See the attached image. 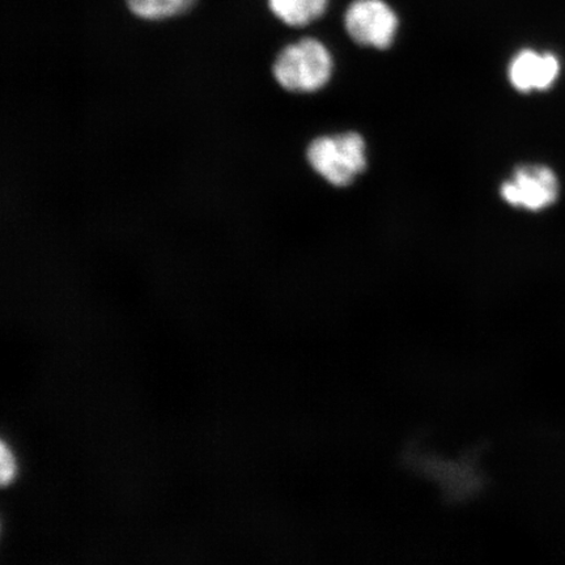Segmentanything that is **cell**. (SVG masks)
I'll use <instances>...</instances> for the list:
<instances>
[{"mask_svg": "<svg viewBox=\"0 0 565 565\" xmlns=\"http://www.w3.org/2000/svg\"><path fill=\"white\" fill-rule=\"evenodd\" d=\"M365 141L356 132L321 137L312 141L307 157L310 167L331 185H351L366 167Z\"/></svg>", "mask_w": 565, "mask_h": 565, "instance_id": "7a4b0ae2", "label": "cell"}, {"mask_svg": "<svg viewBox=\"0 0 565 565\" xmlns=\"http://www.w3.org/2000/svg\"><path fill=\"white\" fill-rule=\"evenodd\" d=\"M559 181L553 169L545 166H524L515 169L511 180L501 185L507 203L529 211L545 210L559 196Z\"/></svg>", "mask_w": 565, "mask_h": 565, "instance_id": "277c9868", "label": "cell"}, {"mask_svg": "<svg viewBox=\"0 0 565 565\" xmlns=\"http://www.w3.org/2000/svg\"><path fill=\"white\" fill-rule=\"evenodd\" d=\"M329 3L330 0H268L274 15L291 26H306L321 19Z\"/></svg>", "mask_w": 565, "mask_h": 565, "instance_id": "8992f818", "label": "cell"}, {"mask_svg": "<svg viewBox=\"0 0 565 565\" xmlns=\"http://www.w3.org/2000/svg\"><path fill=\"white\" fill-rule=\"evenodd\" d=\"M333 68V56L327 45L316 39H302L282 49L273 71L282 88L310 94L327 86Z\"/></svg>", "mask_w": 565, "mask_h": 565, "instance_id": "6da1fadb", "label": "cell"}, {"mask_svg": "<svg viewBox=\"0 0 565 565\" xmlns=\"http://www.w3.org/2000/svg\"><path fill=\"white\" fill-rule=\"evenodd\" d=\"M0 471H2L3 484L10 483L17 472L15 459H13L10 449L6 445H2V450H0Z\"/></svg>", "mask_w": 565, "mask_h": 565, "instance_id": "ba28073f", "label": "cell"}, {"mask_svg": "<svg viewBox=\"0 0 565 565\" xmlns=\"http://www.w3.org/2000/svg\"><path fill=\"white\" fill-rule=\"evenodd\" d=\"M134 15L146 20L173 18L193 9L196 0H126Z\"/></svg>", "mask_w": 565, "mask_h": 565, "instance_id": "52a82bcc", "label": "cell"}, {"mask_svg": "<svg viewBox=\"0 0 565 565\" xmlns=\"http://www.w3.org/2000/svg\"><path fill=\"white\" fill-rule=\"evenodd\" d=\"M561 74V62L557 56L535 51H521L513 56L508 77L514 89L521 94L542 92L553 87Z\"/></svg>", "mask_w": 565, "mask_h": 565, "instance_id": "5b68a950", "label": "cell"}, {"mask_svg": "<svg viewBox=\"0 0 565 565\" xmlns=\"http://www.w3.org/2000/svg\"><path fill=\"white\" fill-rule=\"evenodd\" d=\"M344 28L356 44L385 51L397 38L399 19L385 0H353L344 12Z\"/></svg>", "mask_w": 565, "mask_h": 565, "instance_id": "3957f363", "label": "cell"}]
</instances>
